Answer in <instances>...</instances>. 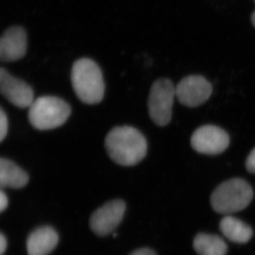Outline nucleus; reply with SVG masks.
<instances>
[{
    "label": "nucleus",
    "instance_id": "f257e3e1",
    "mask_svg": "<svg viewBox=\"0 0 255 255\" xmlns=\"http://www.w3.org/2000/svg\"><path fill=\"white\" fill-rule=\"evenodd\" d=\"M105 146L113 162L124 167L137 164L147 154V140L131 126L113 128L106 136Z\"/></svg>",
    "mask_w": 255,
    "mask_h": 255
},
{
    "label": "nucleus",
    "instance_id": "f03ea898",
    "mask_svg": "<svg viewBox=\"0 0 255 255\" xmlns=\"http://www.w3.org/2000/svg\"><path fill=\"white\" fill-rule=\"evenodd\" d=\"M71 83L80 101L88 105L101 102L105 95V82L100 66L93 60L81 58L71 69Z\"/></svg>",
    "mask_w": 255,
    "mask_h": 255
},
{
    "label": "nucleus",
    "instance_id": "7ed1b4c3",
    "mask_svg": "<svg viewBox=\"0 0 255 255\" xmlns=\"http://www.w3.org/2000/svg\"><path fill=\"white\" fill-rule=\"evenodd\" d=\"M252 187L241 178H232L219 185L211 196V205L219 214H233L248 207L253 200Z\"/></svg>",
    "mask_w": 255,
    "mask_h": 255
},
{
    "label": "nucleus",
    "instance_id": "20e7f679",
    "mask_svg": "<svg viewBox=\"0 0 255 255\" xmlns=\"http://www.w3.org/2000/svg\"><path fill=\"white\" fill-rule=\"evenodd\" d=\"M28 120L39 130H50L66 123L71 116V107L62 99L42 96L33 101L28 107Z\"/></svg>",
    "mask_w": 255,
    "mask_h": 255
},
{
    "label": "nucleus",
    "instance_id": "39448f33",
    "mask_svg": "<svg viewBox=\"0 0 255 255\" xmlns=\"http://www.w3.org/2000/svg\"><path fill=\"white\" fill-rule=\"evenodd\" d=\"M175 96L176 90L168 79H158L152 84L147 107L150 118L155 125L163 127L170 123Z\"/></svg>",
    "mask_w": 255,
    "mask_h": 255
},
{
    "label": "nucleus",
    "instance_id": "423d86ee",
    "mask_svg": "<svg viewBox=\"0 0 255 255\" xmlns=\"http://www.w3.org/2000/svg\"><path fill=\"white\" fill-rule=\"evenodd\" d=\"M191 144L192 148L199 153L221 154L230 145V136L218 126H201L191 136Z\"/></svg>",
    "mask_w": 255,
    "mask_h": 255
},
{
    "label": "nucleus",
    "instance_id": "0eeeda50",
    "mask_svg": "<svg viewBox=\"0 0 255 255\" xmlns=\"http://www.w3.org/2000/svg\"><path fill=\"white\" fill-rule=\"evenodd\" d=\"M126 210V202L122 200L109 201L97 209L91 216V231L101 237L108 236L122 222Z\"/></svg>",
    "mask_w": 255,
    "mask_h": 255
},
{
    "label": "nucleus",
    "instance_id": "6e6552de",
    "mask_svg": "<svg viewBox=\"0 0 255 255\" xmlns=\"http://www.w3.org/2000/svg\"><path fill=\"white\" fill-rule=\"evenodd\" d=\"M175 90L180 103L193 108L208 101L213 88L203 76H189L182 79Z\"/></svg>",
    "mask_w": 255,
    "mask_h": 255
},
{
    "label": "nucleus",
    "instance_id": "1a4fd4ad",
    "mask_svg": "<svg viewBox=\"0 0 255 255\" xmlns=\"http://www.w3.org/2000/svg\"><path fill=\"white\" fill-rule=\"evenodd\" d=\"M0 94L18 108H28L34 101L32 89L24 81L0 67Z\"/></svg>",
    "mask_w": 255,
    "mask_h": 255
},
{
    "label": "nucleus",
    "instance_id": "9d476101",
    "mask_svg": "<svg viewBox=\"0 0 255 255\" xmlns=\"http://www.w3.org/2000/svg\"><path fill=\"white\" fill-rule=\"evenodd\" d=\"M27 48L25 30L21 27H9L0 37V62H16L22 59Z\"/></svg>",
    "mask_w": 255,
    "mask_h": 255
},
{
    "label": "nucleus",
    "instance_id": "9b49d317",
    "mask_svg": "<svg viewBox=\"0 0 255 255\" xmlns=\"http://www.w3.org/2000/svg\"><path fill=\"white\" fill-rule=\"evenodd\" d=\"M59 236L50 226L36 229L30 234L27 241L28 255H48L57 247Z\"/></svg>",
    "mask_w": 255,
    "mask_h": 255
},
{
    "label": "nucleus",
    "instance_id": "f8f14e48",
    "mask_svg": "<svg viewBox=\"0 0 255 255\" xmlns=\"http://www.w3.org/2000/svg\"><path fill=\"white\" fill-rule=\"evenodd\" d=\"M28 175L10 160L0 157V189L24 187L28 182Z\"/></svg>",
    "mask_w": 255,
    "mask_h": 255
},
{
    "label": "nucleus",
    "instance_id": "ddd939ff",
    "mask_svg": "<svg viewBox=\"0 0 255 255\" xmlns=\"http://www.w3.org/2000/svg\"><path fill=\"white\" fill-rule=\"evenodd\" d=\"M220 230L229 241L237 244L247 243L254 234L251 226L231 216H225L221 220Z\"/></svg>",
    "mask_w": 255,
    "mask_h": 255
},
{
    "label": "nucleus",
    "instance_id": "4468645a",
    "mask_svg": "<svg viewBox=\"0 0 255 255\" xmlns=\"http://www.w3.org/2000/svg\"><path fill=\"white\" fill-rule=\"evenodd\" d=\"M193 248L199 255H226L228 247L218 236L200 233L195 237Z\"/></svg>",
    "mask_w": 255,
    "mask_h": 255
},
{
    "label": "nucleus",
    "instance_id": "2eb2a0df",
    "mask_svg": "<svg viewBox=\"0 0 255 255\" xmlns=\"http://www.w3.org/2000/svg\"><path fill=\"white\" fill-rule=\"evenodd\" d=\"M7 128H8V124H7V116L4 113V111L0 108V142H2L6 137Z\"/></svg>",
    "mask_w": 255,
    "mask_h": 255
},
{
    "label": "nucleus",
    "instance_id": "dca6fc26",
    "mask_svg": "<svg viewBox=\"0 0 255 255\" xmlns=\"http://www.w3.org/2000/svg\"><path fill=\"white\" fill-rule=\"evenodd\" d=\"M246 169L251 173L255 174V147L249 154L246 162Z\"/></svg>",
    "mask_w": 255,
    "mask_h": 255
},
{
    "label": "nucleus",
    "instance_id": "f3484780",
    "mask_svg": "<svg viewBox=\"0 0 255 255\" xmlns=\"http://www.w3.org/2000/svg\"><path fill=\"white\" fill-rule=\"evenodd\" d=\"M8 205V200L4 192L0 189V213L7 208Z\"/></svg>",
    "mask_w": 255,
    "mask_h": 255
},
{
    "label": "nucleus",
    "instance_id": "a211bd4d",
    "mask_svg": "<svg viewBox=\"0 0 255 255\" xmlns=\"http://www.w3.org/2000/svg\"><path fill=\"white\" fill-rule=\"evenodd\" d=\"M129 255H157L154 251L147 248L138 249L137 251H133Z\"/></svg>",
    "mask_w": 255,
    "mask_h": 255
},
{
    "label": "nucleus",
    "instance_id": "6ab92c4d",
    "mask_svg": "<svg viewBox=\"0 0 255 255\" xmlns=\"http://www.w3.org/2000/svg\"><path fill=\"white\" fill-rule=\"evenodd\" d=\"M7 249V240L2 234L0 233V255H3Z\"/></svg>",
    "mask_w": 255,
    "mask_h": 255
},
{
    "label": "nucleus",
    "instance_id": "aec40b11",
    "mask_svg": "<svg viewBox=\"0 0 255 255\" xmlns=\"http://www.w3.org/2000/svg\"><path fill=\"white\" fill-rule=\"evenodd\" d=\"M251 21H252V24L255 27V11L253 12L252 16H251Z\"/></svg>",
    "mask_w": 255,
    "mask_h": 255
},
{
    "label": "nucleus",
    "instance_id": "412c9836",
    "mask_svg": "<svg viewBox=\"0 0 255 255\" xmlns=\"http://www.w3.org/2000/svg\"></svg>",
    "mask_w": 255,
    "mask_h": 255
}]
</instances>
